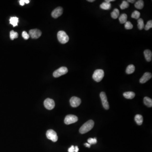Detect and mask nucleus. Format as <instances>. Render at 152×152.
Wrapping results in <instances>:
<instances>
[{"instance_id":"393cba45","label":"nucleus","mask_w":152,"mask_h":152,"mask_svg":"<svg viewBox=\"0 0 152 152\" xmlns=\"http://www.w3.org/2000/svg\"><path fill=\"white\" fill-rule=\"evenodd\" d=\"M140 16V13L137 11H135L131 14V17L136 19H139Z\"/></svg>"},{"instance_id":"2f4dec72","label":"nucleus","mask_w":152,"mask_h":152,"mask_svg":"<svg viewBox=\"0 0 152 152\" xmlns=\"http://www.w3.org/2000/svg\"><path fill=\"white\" fill-rule=\"evenodd\" d=\"M20 4L21 6H24L25 5L24 0H20L19 1Z\"/></svg>"},{"instance_id":"a211bd4d","label":"nucleus","mask_w":152,"mask_h":152,"mask_svg":"<svg viewBox=\"0 0 152 152\" xmlns=\"http://www.w3.org/2000/svg\"><path fill=\"white\" fill-rule=\"evenodd\" d=\"M144 102L146 106L148 107H151L152 106V100L149 97H145L144 98Z\"/></svg>"},{"instance_id":"6e6552de","label":"nucleus","mask_w":152,"mask_h":152,"mask_svg":"<svg viewBox=\"0 0 152 152\" xmlns=\"http://www.w3.org/2000/svg\"><path fill=\"white\" fill-rule=\"evenodd\" d=\"M100 98H101V102L103 106L105 109H109V104L107 101V97L106 96V93L104 92H102L100 94Z\"/></svg>"},{"instance_id":"f8f14e48","label":"nucleus","mask_w":152,"mask_h":152,"mask_svg":"<svg viewBox=\"0 0 152 152\" xmlns=\"http://www.w3.org/2000/svg\"><path fill=\"white\" fill-rule=\"evenodd\" d=\"M152 75L151 73L149 72H146L144 74L142 77L140 78L139 82L143 84L149 80V79L152 78Z\"/></svg>"},{"instance_id":"5701e85b","label":"nucleus","mask_w":152,"mask_h":152,"mask_svg":"<svg viewBox=\"0 0 152 152\" xmlns=\"http://www.w3.org/2000/svg\"><path fill=\"white\" fill-rule=\"evenodd\" d=\"M138 28L139 30H142L144 27V22L142 18H139L138 19Z\"/></svg>"},{"instance_id":"bb28decb","label":"nucleus","mask_w":152,"mask_h":152,"mask_svg":"<svg viewBox=\"0 0 152 152\" xmlns=\"http://www.w3.org/2000/svg\"><path fill=\"white\" fill-rule=\"evenodd\" d=\"M125 28L126 29L130 30L133 28V25L129 21H127L125 23Z\"/></svg>"},{"instance_id":"4be33fe9","label":"nucleus","mask_w":152,"mask_h":152,"mask_svg":"<svg viewBox=\"0 0 152 152\" xmlns=\"http://www.w3.org/2000/svg\"><path fill=\"white\" fill-rule=\"evenodd\" d=\"M119 14H120L119 10L118 9H115L111 14V16L113 19H116L119 17Z\"/></svg>"},{"instance_id":"aec40b11","label":"nucleus","mask_w":152,"mask_h":152,"mask_svg":"<svg viewBox=\"0 0 152 152\" xmlns=\"http://www.w3.org/2000/svg\"><path fill=\"white\" fill-rule=\"evenodd\" d=\"M19 22V18L17 17H11L10 19V23L12 25L13 27L17 26Z\"/></svg>"},{"instance_id":"f704fd0d","label":"nucleus","mask_w":152,"mask_h":152,"mask_svg":"<svg viewBox=\"0 0 152 152\" xmlns=\"http://www.w3.org/2000/svg\"><path fill=\"white\" fill-rule=\"evenodd\" d=\"M127 1L128 3L129 2L131 3H134L135 2V0H128Z\"/></svg>"},{"instance_id":"9d476101","label":"nucleus","mask_w":152,"mask_h":152,"mask_svg":"<svg viewBox=\"0 0 152 152\" xmlns=\"http://www.w3.org/2000/svg\"><path fill=\"white\" fill-rule=\"evenodd\" d=\"M70 104L72 107H78L81 103L80 98L75 96H73L71 98L70 100Z\"/></svg>"},{"instance_id":"4c0bfd02","label":"nucleus","mask_w":152,"mask_h":152,"mask_svg":"<svg viewBox=\"0 0 152 152\" xmlns=\"http://www.w3.org/2000/svg\"><path fill=\"white\" fill-rule=\"evenodd\" d=\"M87 1L88 2H93L95 1V0H87Z\"/></svg>"},{"instance_id":"f03ea898","label":"nucleus","mask_w":152,"mask_h":152,"mask_svg":"<svg viewBox=\"0 0 152 152\" xmlns=\"http://www.w3.org/2000/svg\"><path fill=\"white\" fill-rule=\"evenodd\" d=\"M57 39L61 44H66L69 41V37L65 31H61L57 33Z\"/></svg>"},{"instance_id":"6ab92c4d","label":"nucleus","mask_w":152,"mask_h":152,"mask_svg":"<svg viewBox=\"0 0 152 152\" xmlns=\"http://www.w3.org/2000/svg\"><path fill=\"white\" fill-rule=\"evenodd\" d=\"M135 7L137 9H142L144 7V3L142 0L138 1L135 3Z\"/></svg>"},{"instance_id":"7c9ffc66","label":"nucleus","mask_w":152,"mask_h":152,"mask_svg":"<svg viewBox=\"0 0 152 152\" xmlns=\"http://www.w3.org/2000/svg\"><path fill=\"white\" fill-rule=\"evenodd\" d=\"M68 152H75V148L74 145H72L70 148L68 149Z\"/></svg>"},{"instance_id":"1a4fd4ad","label":"nucleus","mask_w":152,"mask_h":152,"mask_svg":"<svg viewBox=\"0 0 152 152\" xmlns=\"http://www.w3.org/2000/svg\"><path fill=\"white\" fill-rule=\"evenodd\" d=\"M42 33L40 30L37 29H34L30 30L29 32V35L31 38L33 39H38L41 37Z\"/></svg>"},{"instance_id":"473e14b6","label":"nucleus","mask_w":152,"mask_h":152,"mask_svg":"<svg viewBox=\"0 0 152 152\" xmlns=\"http://www.w3.org/2000/svg\"><path fill=\"white\" fill-rule=\"evenodd\" d=\"M84 145L86 147H87V148H90V144L89 143H85L84 144Z\"/></svg>"},{"instance_id":"7ed1b4c3","label":"nucleus","mask_w":152,"mask_h":152,"mask_svg":"<svg viewBox=\"0 0 152 152\" xmlns=\"http://www.w3.org/2000/svg\"><path fill=\"white\" fill-rule=\"evenodd\" d=\"M104 71L102 69H97L95 71L93 75V79L97 82H100L104 78Z\"/></svg>"},{"instance_id":"c85d7f7f","label":"nucleus","mask_w":152,"mask_h":152,"mask_svg":"<svg viewBox=\"0 0 152 152\" xmlns=\"http://www.w3.org/2000/svg\"><path fill=\"white\" fill-rule=\"evenodd\" d=\"M87 142H88V143L90 144V145L92 144H95L97 142V139H96V138H90L88 139Z\"/></svg>"},{"instance_id":"c756f323","label":"nucleus","mask_w":152,"mask_h":152,"mask_svg":"<svg viewBox=\"0 0 152 152\" xmlns=\"http://www.w3.org/2000/svg\"><path fill=\"white\" fill-rule=\"evenodd\" d=\"M22 37L25 39L27 40L29 38L30 36L26 31H23L22 33Z\"/></svg>"},{"instance_id":"b1692460","label":"nucleus","mask_w":152,"mask_h":152,"mask_svg":"<svg viewBox=\"0 0 152 152\" xmlns=\"http://www.w3.org/2000/svg\"><path fill=\"white\" fill-rule=\"evenodd\" d=\"M18 34L17 32H15L14 31H10V39H11V40H13L14 39H16L18 38Z\"/></svg>"},{"instance_id":"0eeeda50","label":"nucleus","mask_w":152,"mask_h":152,"mask_svg":"<svg viewBox=\"0 0 152 152\" xmlns=\"http://www.w3.org/2000/svg\"><path fill=\"white\" fill-rule=\"evenodd\" d=\"M44 106L46 109L52 110L55 107V103L53 99L48 98L45 99L44 101Z\"/></svg>"},{"instance_id":"e433bc0d","label":"nucleus","mask_w":152,"mask_h":152,"mask_svg":"<svg viewBox=\"0 0 152 152\" xmlns=\"http://www.w3.org/2000/svg\"><path fill=\"white\" fill-rule=\"evenodd\" d=\"M24 2L25 3H30V1H29V0H24Z\"/></svg>"},{"instance_id":"9b49d317","label":"nucleus","mask_w":152,"mask_h":152,"mask_svg":"<svg viewBox=\"0 0 152 152\" xmlns=\"http://www.w3.org/2000/svg\"><path fill=\"white\" fill-rule=\"evenodd\" d=\"M63 8L61 7H58L52 11L51 15L52 17L54 18H57L60 17L63 14Z\"/></svg>"},{"instance_id":"72a5a7b5","label":"nucleus","mask_w":152,"mask_h":152,"mask_svg":"<svg viewBox=\"0 0 152 152\" xmlns=\"http://www.w3.org/2000/svg\"><path fill=\"white\" fill-rule=\"evenodd\" d=\"M74 148H75V152H78L79 149L78 147L77 146H76L74 147Z\"/></svg>"},{"instance_id":"f3484780","label":"nucleus","mask_w":152,"mask_h":152,"mask_svg":"<svg viewBox=\"0 0 152 152\" xmlns=\"http://www.w3.org/2000/svg\"><path fill=\"white\" fill-rule=\"evenodd\" d=\"M100 7L102 9L109 10V9L111 8V3H109L104 2L103 3H101V4L100 5Z\"/></svg>"},{"instance_id":"c9c22d12","label":"nucleus","mask_w":152,"mask_h":152,"mask_svg":"<svg viewBox=\"0 0 152 152\" xmlns=\"http://www.w3.org/2000/svg\"><path fill=\"white\" fill-rule=\"evenodd\" d=\"M115 1V0H106V1H105L106 2L109 3H110V2Z\"/></svg>"},{"instance_id":"20e7f679","label":"nucleus","mask_w":152,"mask_h":152,"mask_svg":"<svg viewBox=\"0 0 152 152\" xmlns=\"http://www.w3.org/2000/svg\"><path fill=\"white\" fill-rule=\"evenodd\" d=\"M68 72V69L66 67H61L57 69L56 70H55L53 72V75L54 77H61L62 75H64L66 73H67Z\"/></svg>"},{"instance_id":"dca6fc26","label":"nucleus","mask_w":152,"mask_h":152,"mask_svg":"<svg viewBox=\"0 0 152 152\" xmlns=\"http://www.w3.org/2000/svg\"><path fill=\"white\" fill-rule=\"evenodd\" d=\"M135 66L132 64H131L128 66L126 69V73L127 74H131L133 73L135 71Z\"/></svg>"},{"instance_id":"f257e3e1","label":"nucleus","mask_w":152,"mask_h":152,"mask_svg":"<svg viewBox=\"0 0 152 152\" xmlns=\"http://www.w3.org/2000/svg\"><path fill=\"white\" fill-rule=\"evenodd\" d=\"M94 122L93 120H89L85 122L81 127L79 130V132L81 134H84L88 132L90 130H91L93 127Z\"/></svg>"},{"instance_id":"412c9836","label":"nucleus","mask_w":152,"mask_h":152,"mask_svg":"<svg viewBox=\"0 0 152 152\" xmlns=\"http://www.w3.org/2000/svg\"><path fill=\"white\" fill-rule=\"evenodd\" d=\"M120 22L121 24H124L126 23L127 20V15L126 14H122L119 17V18Z\"/></svg>"},{"instance_id":"2eb2a0df","label":"nucleus","mask_w":152,"mask_h":152,"mask_svg":"<svg viewBox=\"0 0 152 152\" xmlns=\"http://www.w3.org/2000/svg\"><path fill=\"white\" fill-rule=\"evenodd\" d=\"M135 120L137 124L139 125H141L142 124L143 121V117L141 115H137L135 117Z\"/></svg>"},{"instance_id":"cd10ccee","label":"nucleus","mask_w":152,"mask_h":152,"mask_svg":"<svg viewBox=\"0 0 152 152\" xmlns=\"http://www.w3.org/2000/svg\"><path fill=\"white\" fill-rule=\"evenodd\" d=\"M152 28V20H149L148 21L145 26H144V29L146 31H148L149 30L150 28Z\"/></svg>"},{"instance_id":"423d86ee","label":"nucleus","mask_w":152,"mask_h":152,"mask_svg":"<svg viewBox=\"0 0 152 152\" xmlns=\"http://www.w3.org/2000/svg\"><path fill=\"white\" fill-rule=\"evenodd\" d=\"M78 118L76 116L73 115H69L65 117L64 122L66 125H69L77 122Z\"/></svg>"},{"instance_id":"39448f33","label":"nucleus","mask_w":152,"mask_h":152,"mask_svg":"<svg viewBox=\"0 0 152 152\" xmlns=\"http://www.w3.org/2000/svg\"><path fill=\"white\" fill-rule=\"evenodd\" d=\"M46 136L48 139L53 142H56L58 139V137L56 133L52 129L48 130L46 132Z\"/></svg>"},{"instance_id":"ddd939ff","label":"nucleus","mask_w":152,"mask_h":152,"mask_svg":"<svg viewBox=\"0 0 152 152\" xmlns=\"http://www.w3.org/2000/svg\"><path fill=\"white\" fill-rule=\"evenodd\" d=\"M144 57L145 58L146 61L148 62H150L152 60V53L151 51L149 50H144Z\"/></svg>"},{"instance_id":"a878e982","label":"nucleus","mask_w":152,"mask_h":152,"mask_svg":"<svg viewBox=\"0 0 152 152\" xmlns=\"http://www.w3.org/2000/svg\"><path fill=\"white\" fill-rule=\"evenodd\" d=\"M129 3L126 1H122V3H121V4L120 5V8L121 9H126L129 7Z\"/></svg>"},{"instance_id":"4468645a","label":"nucleus","mask_w":152,"mask_h":152,"mask_svg":"<svg viewBox=\"0 0 152 152\" xmlns=\"http://www.w3.org/2000/svg\"><path fill=\"white\" fill-rule=\"evenodd\" d=\"M124 97L127 99H132L135 96V93L133 92H126L123 94Z\"/></svg>"}]
</instances>
